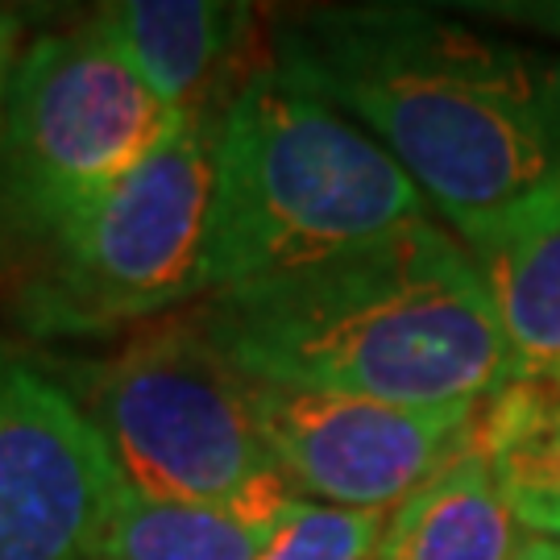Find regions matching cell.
Returning a JSON list of instances; mask_svg holds the SVG:
<instances>
[{"label":"cell","mask_w":560,"mask_h":560,"mask_svg":"<svg viewBox=\"0 0 560 560\" xmlns=\"http://www.w3.org/2000/svg\"><path fill=\"white\" fill-rule=\"evenodd\" d=\"M270 62L365 129L448 229L560 187V55L423 4H316Z\"/></svg>","instance_id":"cell-1"},{"label":"cell","mask_w":560,"mask_h":560,"mask_svg":"<svg viewBox=\"0 0 560 560\" xmlns=\"http://www.w3.org/2000/svg\"><path fill=\"white\" fill-rule=\"evenodd\" d=\"M191 316L245 378L395 407H474L520 374L453 229L411 221L217 291Z\"/></svg>","instance_id":"cell-2"},{"label":"cell","mask_w":560,"mask_h":560,"mask_svg":"<svg viewBox=\"0 0 560 560\" xmlns=\"http://www.w3.org/2000/svg\"><path fill=\"white\" fill-rule=\"evenodd\" d=\"M428 217L432 203L378 141L266 59L217 117L208 295Z\"/></svg>","instance_id":"cell-3"},{"label":"cell","mask_w":560,"mask_h":560,"mask_svg":"<svg viewBox=\"0 0 560 560\" xmlns=\"http://www.w3.org/2000/svg\"><path fill=\"white\" fill-rule=\"evenodd\" d=\"M217 117L179 120L104 196L0 261L4 303L25 337H104L208 295Z\"/></svg>","instance_id":"cell-4"},{"label":"cell","mask_w":560,"mask_h":560,"mask_svg":"<svg viewBox=\"0 0 560 560\" xmlns=\"http://www.w3.org/2000/svg\"><path fill=\"white\" fill-rule=\"evenodd\" d=\"M175 129L101 13L30 42L0 117V261L104 196Z\"/></svg>","instance_id":"cell-5"},{"label":"cell","mask_w":560,"mask_h":560,"mask_svg":"<svg viewBox=\"0 0 560 560\" xmlns=\"http://www.w3.org/2000/svg\"><path fill=\"white\" fill-rule=\"evenodd\" d=\"M125 490L221 502L279 469L245 378L196 316L145 324L101 361H55Z\"/></svg>","instance_id":"cell-6"},{"label":"cell","mask_w":560,"mask_h":560,"mask_svg":"<svg viewBox=\"0 0 560 560\" xmlns=\"http://www.w3.org/2000/svg\"><path fill=\"white\" fill-rule=\"evenodd\" d=\"M117 490L59 365L0 337V560H88Z\"/></svg>","instance_id":"cell-7"},{"label":"cell","mask_w":560,"mask_h":560,"mask_svg":"<svg viewBox=\"0 0 560 560\" xmlns=\"http://www.w3.org/2000/svg\"><path fill=\"white\" fill-rule=\"evenodd\" d=\"M266 448L300 499L390 515L474 444V407H395L254 382Z\"/></svg>","instance_id":"cell-8"},{"label":"cell","mask_w":560,"mask_h":560,"mask_svg":"<svg viewBox=\"0 0 560 560\" xmlns=\"http://www.w3.org/2000/svg\"><path fill=\"white\" fill-rule=\"evenodd\" d=\"M141 80L179 120H200L233 101L254 38V4L224 0H120L101 9Z\"/></svg>","instance_id":"cell-9"},{"label":"cell","mask_w":560,"mask_h":560,"mask_svg":"<svg viewBox=\"0 0 560 560\" xmlns=\"http://www.w3.org/2000/svg\"><path fill=\"white\" fill-rule=\"evenodd\" d=\"M453 233L494 300L520 374H560V187Z\"/></svg>","instance_id":"cell-10"},{"label":"cell","mask_w":560,"mask_h":560,"mask_svg":"<svg viewBox=\"0 0 560 560\" xmlns=\"http://www.w3.org/2000/svg\"><path fill=\"white\" fill-rule=\"evenodd\" d=\"M295 499L279 469L221 502L150 499L120 486L88 560H258Z\"/></svg>","instance_id":"cell-11"},{"label":"cell","mask_w":560,"mask_h":560,"mask_svg":"<svg viewBox=\"0 0 560 560\" xmlns=\"http://www.w3.org/2000/svg\"><path fill=\"white\" fill-rule=\"evenodd\" d=\"M523 540L527 532L469 444L390 511L374 560H515Z\"/></svg>","instance_id":"cell-12"},{"label":"cell","mask_w":560,"mask_h":560,"mask_svg":"<svg viewBox=\"0 0 560 560\" xmlns=\"http://www.w3.org/2000/svg\"><path fill=\"white\" fill-rule=\"evenodd\" d=\"M474 448L523 532L560 536V374H515L481 399Z\"/></svg>","instance_id":"cell-13"},{"label":"cell","mask_w":560,"mask_h":560,"mask_svg":"<svg viewBox=\"0 0 560 560\" xmlns=\"http://www.w3.org/2000/svg\"><path fill=\"white\" fill-rule=\"evenodd\" d=\"M386 520L390 515L382 511H345L295 499L258 560H374Z\"/></svg>","instance_id":"cell-14"},{"label":"cell","mask_w":560,"mask_h":560,"mask_svg":"<svg viewBox=\"0 0 560 560\" xmlns=\"http://www.w3.org/2000/svg\"><path fill=\"white\" fill-rule=\"evenodd\" d=\"M21 59L18 46V21L0 13V117H4V101H9V83H13V67Z\"/></svg>","instance_id":"cell-15"},{"label":"cell","mask_w":560,"mask_h":560,"mask_svg":"<svg viewBox=\"0 0 560 560\" xmlns=\"http://www.w3.org/2000/svg\"><path fill=\"white\" fill-rule=\"evenodd\" d=\"M515 560H560V536H532L527 532Z\"/></svg>","instance_id":"cell-16"}]
</instances>
